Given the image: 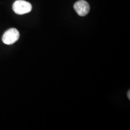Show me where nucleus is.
<instances>
[{"mask_svg": "<svg viewBox=\"0 0 130 130\" xmlns=\"http://www.w3.org/2000/svg\"><path fill=\"white\" fill-rule=\"evenodd\" d=\"M128 98H129V100H130V95H129V94H130V92H129H129H128Z\"/></svg>", "mask_w": 130, "mask_h": 130, "instance_id": "nucleus-4", "label": "nucleus"}, {"mask_svg": "<svg viewBox=\"0 0 130 130\" xmlns=\"http://www.w3.org/2000/svg\"><path fill=\"white\" fill-rule=\"evenodd\" d=\"M19 32L17 29L12 28L9 29L4 32L2 40L3 43L6 45H12L19 39Z\"/></svg>", "mask_w": 130, "mask_h": 130, "instance_id": "nucleus-2", "label": "nucleus"}, {"mask_svg": "<svg viewBox=\"0 0 130 130\" xmlns=\"http://www.w3.org/2000/svg\"><path fill=\"white\" fill-rule=\"evenodd\" d=\"M13 10L18 14H24L30 12L32 6L29 2L24 0H17L13 4Z\"/></svg>", "mask_w": 130, "mask_h": 130, "instance_id": "nucleus-1", "label": "nucleus"}, {"mask_svg": "<svg viewBox=\"0 0 130 130\" xmlns=\"http://www.w3.org/2000/svg\"><path fill=\"white\" fill-rule=\"evenodd\" d=\"M74 8L77 14L80 16L87 15L90 11V6L87 1L84 0H79L75 3Z\"/></svg>", "mask_w": 130, "mask_h": 130, "instance_id": "nucleus-3", "label": "nucleus"}]
</instances>
